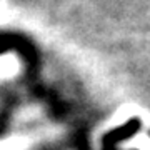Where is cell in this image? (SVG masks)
I'll use <instances>...</instances> for the list:
<instances>
[{"instance_id": "1", "label": "cell", "mask_w": 150, "mask_h": 150, "mask_svg": "<svg viewBox=\"0 0 150 150\" xmlns=\"http://www.w3.org/2000/svg\"><path fill=\"white\" fill-rule=\"evenodd\" d=\"M142 129V120L139 117H134L127 120V122L117 127V129L110 130L103 135L102 139V149H108V147H117V144L123 142V140H129L130 137H134L139 130Z\"/></svg>"}]
</instances>
